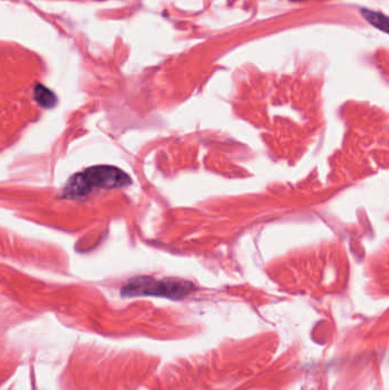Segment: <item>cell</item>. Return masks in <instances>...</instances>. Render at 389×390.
I'll return each mask as SVG.
<instances>
[{
  "label": "cell",
  "instance_id": "obj_1",
  "mask_svg": "<svg viewBox=\"0 0 389 390\" xmlns=\"http://www.w3.org/2000/svg\"><path fill=\"white\" fill-rule=\"evenodd\" d=\"M130 183L129 176L120 169L111 165H97L72 176L64 187L63 196L82 197L96 189H119Z\"/></svg>",
  "mask_w": 389,
  "mask_h": 390
},
{
  "label": "cell",
  "instance_id": "obj_2",
  "mask_svg": "<svg viewBox=\"0 0 389 390\" xmlns=\"http://www.w3.org/2000/svg\"><path fill=\"white\" fill-rule=\"evenodd\" d=\"M194 290L191 282L183 279H154L151 277H136L127 283L121 290L124 297L157 296L170 299H182Z\"/></svg>",
  "mask_w": 389,
  "mask_h": 390
},
{
  "label": "cell",
  "instance_id": "obj_4",
  "mask_svg": "<svg viewBox=\"0 0 389 390\" xmlns=\"http://www.w3.org/2000/svg\"><path fill=\"white\" fill-rule=\"evenodd\" d=\"M361 13L363 14V16L369 23H371L373 27H376L380 30H383L384 32H388V18L383 15V14L373 12V10L369 9H362Z\"/></svg>",
  "mask_w": 389,
  "mask_h": 390
},
{
  "label": "cell",
  "instance_id": "obj_3",
  "mask_svg": "<svg viewBox=\"0 0 389 390\" xmlns=\"http://www.w3.org/2000/svg\"><path fill=\"white\" fill-rule=\"evenodd\" d=\"M35 98L42 108L50 109L56 104V96L54 93L42 84H37L35 88Z\"/></svg>",
  "mask_w": 389,
  "mask_h": 390
}]
</instances>
